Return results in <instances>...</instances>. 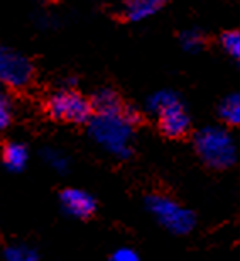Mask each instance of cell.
Returning <instances> with one entry per match:
<instances>
[{
  "instance_id": "6",
  "label": "cell",
  "mask_w": 240,
  "mask_h": 261,
  "mask_svg": "<svg viewBox=\"0 0 240 261\" xmlns=\"http://www.w3.org/2000/svg\"><path fill=\"white\" fill-rule=\"evenodd\" d=\"M33 63L19 51L0 46V85L12 90H22L33 82Z\"/></svg>"
},
{
  "instance_id": "11",
  "label": "cell",
  "mask_w": 240,
  "mask_h": 261,
  "mask_svg": "<svg viewBox=\"0 0 240 261\" xmlns=\"http://www.w3.org/2000/svg\"><path fill=\"white\" fill-rule=\"evenodd\" d=\"M220 117L228 126H240V93H232L220 103Z\"/></svg>"
},
{
  "instance_id": "16",
  "label": "cell",
  "mask_w": 240,
  "mask_h": 261,
  "mask_svg": "<svg viewBox=\"0 0 240 261\" xmlns=\"http://www.w3.org/2000/svg\"><path fill=\"white\" fill-rule=\"evenodd\" d=\"M222 46L233 60L240 63V33L238 31H228L222 36Z\"/></svg>"
},
{
  "instance_id": "4",
  "label": "cell",
  "mask_w": 240,
  "mask_h": 261,
  "mask_svg": "<svg viewBox=\"0 0 240 261\" xmlns=\"http://www.w3.org/2000/svg\"><path fill=\"white\" fill-rule=\"evenodd\" d=\"M145 208L161 226L173 234L185 236L195 229V214L166 195H147L145 197Z\"/></svg>"
},
{
  "instance_id": "2",
  "label": "cell",
  "mask_w": 240,
  "mask_h": 261,
  "mask_svg": "<svg viewBox=\"0 0 240 261\" xmlns=\"http://www.w3.org/2000/svg\"><path fill=\"white\" fill-rule=\"evenodd\" d=\"M195 148L205 165L215 170H225L237 160L233 138L223 127H203L195 136Z\"/></svg>"
},
{
  "instance_id": "10",
  "label": "cell",
  "mask_w": 240,
  "mask_h": 261,
  "mask_svg": "<svg viewBox=\"0 0 240 261\" xmlns=\"http://www.w3.org/2000/svg\"><path fill=\"white\" fill-rule=\"evenodd\" d=\"M92 106H93V114L95 112H113L124 109L122 100L118 98V95L110 88H103L98 90L92 98Z\"/></svg>"
},
{
  "instance_id": "17",
  "label": "cell",
  "mask_w": 240,
  "mask_h": 261,
  "mask_svg": "<svg viewBox=\"0 0 240 261\" xmlns=\"http://www.w3.org/2000/svg\"><path fill=\"white\" fill-rule=\"evenodd\" d=\"M110 261H140V258L132 248H118L112 253Z\"/></svg>"
},
{
  "instance_id": "14",
  "label": "cell",
  "mask_w": 240,
  "mask_h": 261,
  "mask_svg": "<svg viewBox=\"0 0 240 261\" xmlns=\"http://www.w3.org/2000/svg\"><path fill=\"white\" fill-rule=\"evenodd\" d=\"M12 116H14L12 100H10L9 93L4 90V87L0 85V133L10 126Z\"/></svg>"
},
{
  "instance_id": "8",
  "label": "cell",
  "mask_w": 240,
  "mask_h": 261,
  "mask_svg": "<svg viewBox=\"0 0 240 261\" xmlns=\"http://www.w3.org/2000/svg\"><path fill=\"white\" fill-rule=\"evenodd\" d=\"M164 4L166 0H125L124 15L130 22H139L158 14L164 7Z\"/></svg>"
},
{
  "instance_id": "9",
  "label": "cell",
  "mask_w": 240,
  "mask_h": 261,
  "mask_svg": "<svg viewBox=\"0 0 240 261\" xmlns=\"http://www.w3.org/2000/svg\"><path fill=\"white\" fill-rule=\"evenodd\" d=\"M2 161L4 166L9 171H22L25 166H27L29 161V149L27 146L22 143H17V141H12V143H7L4 146L2 151Z\"/></svg>"
},
{
  "instance_id": "1",
  "label": "cell",
  "mask_w": 240,
  "mask_h": 261,
  "mask_svg": "<svg viewBox=\"0 0 240 261\" xmlns=\"http://www.w3.org/2000/svg\"><path fill=\"white\" fill-rule=\"evenodd\" d=\"M139 116L134 109L125 107L113 112H95L88 122V133L92 139L117 160H127L132 156L134 124Z\"/></svg>"
},
{
  "instance_id": "3",
  "label": "cell",
  "mask_w": 240,
  "mask_h": 261,
  "mask_svg": "<svg viewBox=\"0 0 240 261\" xmlns=\"http://www.w3.org/2000/svg\"><path fill=\"white\" fill-rule=\"evenodd\" d=\"M147 109L158 117L159 127L168 138H181L190 130V116L176 93L169 90L153 93L147 100Z\"/></svg>"
},
{
  "instance_id": "7",
  "label": "cell",
  "mask_w": 240,
  "mask_h": 261,
  "mask_svg": "<svg viewBox=\"0 0 240 261\" xmlns=\"http://www.w3.org/2000/svg\"><path fill=\"white\" fill-rule=\"evenodd\" d=\"M61 211L73 219H88L97 211V200L81 189H65L59 194Z\"/></svg>"
},
{
  "instance_id": "13",
  "label": "cell",
  "mask_w": 240,
  "mask_h": 261,
  "mask_svg": "<svg viewBox=\"0 0 240 261\" xmlns=\"http://www.w3.org/2000/svg\"><path fill=\"white\" fill-rule=\"evenodd\" d=\"M41 156H43L44 163L59 175L66 173L68 168H70V160L66 158V154H63L61 151L56 148H44Z\"/></svg>"
},
{
  "instance_id": "15",
  "label": "cell",
  "mask_w": 240,
  "mask_h": 261,
  "mask_svg": "<svg viewBox=\"0 0 240 261\" xmlns=\"http://www.w3.org/2000/svg\"><path fill=\"white\" fill-rule=\"evenodd\" d=\"M181 46L188 53H196L203 48V34L196 29H188L181 34Z\"/></svg>"
},
{
  "instance_id": "12",
  "label": "cell",
  "mask_w": 240,
  "mask_h": 261,
  "mask_svg": "<svg viewBox=\"0 0 240 261\" xmlns=\"http://www.w3.org/2000/svg\"><path fill=\"white\" fill-rule=\"evenodd\" d=\"M4 261H38L39 254L36 248L29 246L25 243L9 244L2 253Z\"/></svg>"
},
{
  "instance_id": "5",
  "label": "cell",
  "mask_w": 240,
  "mask_h": 261,
  "mask_svg": "<svg viewBox=\"0 0 240 261\" xmlns=\"http://www.w3.org/2000/svg\"><path fill=\"white\" fill-rule=\"evenodd\" d=\"M46 111L54 121L68 124H85L93 117L92 100L70 88L54 92L46 102Z\"/></svg>"
}]
</instances>
